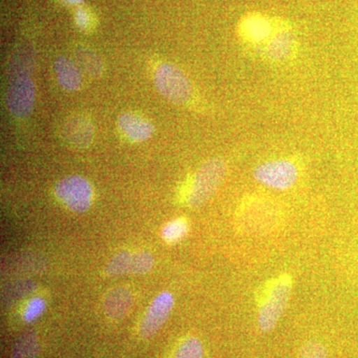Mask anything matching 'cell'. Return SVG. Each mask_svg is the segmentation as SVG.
<instances>
[{
  "mask_svg": "<svg viewBox=\"0 0 358 358\" xmlns=\"http://www.w3.org/2000/svg\"><path fill=\"white\" fill-rule=\"evenodd\" d=\"M226 173V164L222 159H212L200 167L188 194V204L199 208L206 203L215 193Z\"/></svg>",
  "mask_w": 358,
  "mask_h": 358,
  "instance_id": "6da1fadb",
  "label": "cell"
},
{
  "mask_svg": "<svg viewBox=\"0 0 358 358\" xmlns=\"http://www.w3.org/2000/svg\"><path fill=\"white\" fill-rule=\"evenodd\" d=\"M155 82L159 93L171 103L183 105L192 98V83L176 66L169 63L159 66L155 71Z\"/></svg>",
  "mask_w": 358,
  "mask_h": 358,
  "instance_id": "7a4b0ae2",
  "label": "cell"
},
{
  "mask_svg": "<svg viewBox=\"0 0 358 358\" xmlns=\"http://www.w3.org/2000/svg\"><path fill=\"white\" fill-rule=\"evenodd\" d=\"M291 291L292 280L288 275H282L273 287L267 301L261 306L258 313L259 329L264 333L272 331L279 322L288 305Z\"/></svg>",
  "mask_w": 358,
  "mask_h": 358,
  "instance_id": "3957f363",
  "label": "cell"
},
{
  "mask_svg": "<svg viewBox=\"0 0 358 358\" xmlns=\"http://www.w3.org/2000/svg\"><path fill=\"white\" fill-rule=\"evenodd\" d=\"M57 199L71 211L82 213L88 210L93 201V188L87 179L71 176L61 179L55 187Z\"/></svg>",
  "mask_w": 358,
  "mask_h": 358,
  "instance_id": "277c9868",
  "label": "cell"
},
{
  "mask_svg": "<svg viewBox=\"0 0 358 358\" xmlns=\"http://www.w3.org/2000/svg\"><path fill=\"white\" fill-rule=\"evenodd\" d=\"M254 178L258 182L274 188V189H288L298 179V169L293 162L279 159L264 162L256 167Z\"/></svg>",
  "mask_w": 358,
  "mask_h": 358,
  "instance_id": "5b68a950",
  "label": "cell"
},
{
  "mask_svg": "<svg viewBox=\"0 0 358 358\" xmlns=\"http://www.w3.org/2000/svg\"><path fill=\"white\" fill-rule=\"evenodd\" d=\"M7 107L15 117H27L35 103L34 83L27 75H20L9 86L6 96Z\"/></svg>",
  "mask_w": 358,
  "mask_h": 358,
  "instance_id": "8992f818",
  "label": "cell"
},
{
  "mask_svg": "<svg viewBox=\"0 0 358 358\" xmlns=\"http://www.w3.org/2000/svg\"><path fill=\"white\" fill-rule=\"evenodd\" d=\"M173 296L169 292H162L152 301L140 324V336L148 339L154 336L166 322L173 308Z\"/></svg>",
  "mask_w": 358,
  "mask_h": 358,
  "instance_id": "52a82bcc",
  "label": "cell"
},
{
  "mask_svg": "<svg viewBox=\"0 0 358 358\" xmlns=\"http://www.w3.org/2000/svg\"><path fill=\"white\" fill-rule=\"evenodd\" d=\"M61 133L63 138L73 147L87 148L93 141V124L86 117L75 115L66 120Z\"/></svg>",
  "mask_w": 358,
  "mask_h": 358,
  "instance_id": "ba28073f",
  "label": "cell"
},
{
  "mask_svg": "<svg viewBox=\"0 0 358 358\" xmlns=\"http://www.w3.org/2000/svg\"><path fill=\"white\" fill-rule=\"evenodd\" d=\"M239 32L246 41L261 43L268 41L274 33V26L266 16L251 14L243 18L239 25Z\"/></svg>",
  "mask_w": 358,
  "mask_h": 358,
  "instance_id": "9c48e42d",
  "label": "cell"
},
{
  "mask_svg": "<svg viewBox=\"0 0 358 358\" xmlns=\"http://www.w3.org/2000/svg\"><path fill=\"white\" fill-rule=\"evenodd\" d=\"M120 129L124 136L133 141L148 140L154 134L155 128L150 122L140 115L126 113L119 117Z\"/></svg>",
  "mask_w": 358,
  "mask_h": 358,
  "instance_id": "30bf717a",
  "label": "cell"
},
{
  "mask_svg": "<svg viewBox=\"0 0 358 358\" xmlns=\"http://www.w3.org/2000/svg\"><path fill=\"white\" fill-rule=\"evenodd\" d=\"M133 305V294L127 288H115L110 291L103 301L106 315L112 320L124 317Z\"/></svg>",
  "mask_w": 358,
  "mask_h": 358,
  "instance_id": "8fae6325",
  "label": "cell"
},
{
  "mask_svg": "<svg viewBox=\"0 0 358 358\" xmlns=\"http://www.w3.org/2000/svg\"><path fill=\"white\" fill-rule=\"evenodd\" d=\"M294 38L293 34L288 30H282L273 33L268 39L266 53L272 60H285L291 55L294 50Z\"/></svg>",
  "mask_w": 358,
  "mask_h": 358,
  "instance_id": "7c38bea8",
  "label": "cell"
},
{
  "mask_svg": "<svg viewBox=\"0 0 358 358\" xmlns=\"http://www.w3.org/2000/svg\"><path fill=\"white\" fill-rule=\"evenodd\" d=\"M55 73L59 84L67 91H77L81 87V73L70 59L59 57L55 62Z\"/></svg>",
  "mask_w": 358,
  "mask_h": 358,
  "instance_id": "4fadbf2b",
  "label": "cell"
},
{
  "mask_svg": "<svg viewBox=\"0 0 358 358\" xmlns=\"http://www.w3.org/2000/svg\"><path fill=\"white\" fill-rule=\"evenodd\" d=\"M39 352V341L33 333H25L18 338L13 348V358H36Z\"/></svg>",
  "mask_w": 358,
  "mask_h": 358,
  "instance_id": "5bb4252c",
  "label": "cell"
},
{
  "mask_svg": "<svg viewBox=\"0 0 358 358\" xmlns=\"http://www.w3.org/2000/svg\"><path fill=\"white\" fill-rule=\"evenodd\" d=\"M133 254L129 251H122L110 259L106 268V273L109 275L131 274Z\"/></svg>",
  "mask_w": 358,
  "mask_h": 358,
  "instance_id": "9a60e30c",
  "label": "cell"
},
{
  "mask_svg": "<svg viewBox=\"0 0 358 358\" xmlns=\"http://www.w3.org/2000/svg\"><path fill=\"white\" fill-rule=\"evenodd\" d=\"M77 57L82 67L90 75V76L99 77L103 72V64L101 59L86 48L80 49L77 51Z\"/></svg>",
  "mask_w": 358,
  "mask_h": 358,
  "instance_id": "2e32d148",
  "label": "cell"
},
{
  "mask_svg": "<svg viewBox=\"0 0 358 358\" xmlns=\"http://www.w3.org/2000/svg\"><path fill=\"white\" fill-rule=\"evenodd\" d=\"M188 224L185 219H174L164 226L162 238L167 243H176L187 234Z\"/></svg>",
  "mask_w": 358,
  "mask_h": 358,
  "instance_id": "e0dca14e",
  "label": "cell"
},
{
  "mask_svg": "<svg viewBox=\"0 0 358 358\" xmlns=\"http://www.w3.org/2000/svg\"><path fill=\"white\" fill-rule=\"evenodd\" d=\"M173 358H203V346L196 338L185 339L174 352Z\"/></svg>",
  "mask_w": 358,
  "mask_h": 358,
  "instance_id": "ac0fdd59",
  "label": "cell"
},
{
  "mask_svg": "<svg viewBox=\"0 0 358 358\" xmlns=\"http://www.w3.org/2000/svg\"><path fill=\"white\" fill-rule=\"evenodd\" d=\"M154 258L148 252H136L133 254L131 274H147L154 267Z\"/></svg>",
  "mask_w": 358,
  "mask_h": 358,
  "instance_id": "d6986e66",
  "label": "cell"
},
{
  "mask_svg": "<svg viewBox=\"0 0 358 358\" xmlns=\"http://www.w3.org/2000/svg\"><path fill=\"white\" fill-rule=\"evenodd\" d=\"M300 358H327L326 348L317 341H308L301 348Z\"/></svg>",
  "mask_w": 358,
  "mask_h": 358,
  "instance_id": "ffe728a7",
  "label": "cell"
},
{
  "mask_svg": "<svg viewBox=\"0 0 358 358\" xmlns=\"http://www.w3.org/2000/svg\"><path fill=\"white\" fill-rule=\"evenodd\" d=\"M45 310V303L42 299L34 298L26 306L24 313H23V320L26 322H32L39 317Z\"/></svg>",
  "mask_w": 358,
  "mask_h": 358,
  "instance_id": "44dd1931",
  "label": "cell"
},
{
  "mask_svg": "<svg viewBox=\"0 0 358 358\" xmlns=\"http://www.w3.org/2000/svg\"><path fill=\"white\" fill-rule=\"evenodd\" d=\"M75 20H76V24L80 28H82V29H87L91 25V16H90L86 9H78L76 15H75Z\"/></svg>",
  "mask_w": 358,
  "mask_h": 358,
  "instance_id": "7402d4cb",
  "label": "cell"
},
{
  "mask_svg": "<svg viewBox=\"0 0 358 358\" xmlns=\"http://www.w3.org/2000/svg\"><path fill=\"white\" fill-rule=\"evenodd\" d=\"M67 1L71 2V3H79V2L83 1V0H67Z\"/></svg>",
  "mask_w": 358,
  "mask_h": 358,
  "instance_id": "603a6c76",
  "label": "cell"
}]
</instances>
